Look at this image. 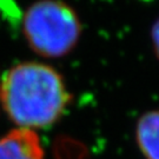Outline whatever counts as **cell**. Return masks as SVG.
I'll use <instances>...</instances> for the list:
<instances>
[{
	"instance_id": "cell-3",
	"label": "cell",
	"mask_w": 159,
	"mask_h": 159,
	"mask_svg": "<svg viewBox=\"0 0 159 159\" xmlns=\"http://www.w3.org/2000/svg\"><path fill=\"white\" fill-rule=\"evenodd\" d=\"M0 159H45V154L33 130L17 127L0 137Z\"/></svg>"
},
{
	"instance_id": "cell-2",
	"label": "cell",
	"mask_w": 159,
	"mask_h": 159,
	"mask_svg": "<svg viewBox=\"0 0 159 159\" xmlns=\"http://www.w3.org/2000/svg\"><path fill=\"white\" fill-rule=\"evenodd\" d=\"M23 29L32 50L44 57L58 58L75 47L81 24L68 5L46 0L35 2L26 11Z\"/></svg>"
},
{
	"instance_id": "cell-5",
	"label": "cell",
	"mask_w": 159,
	"mask_h": 159,
	"mask_svg": "<svg viewBox=\"0 0 159 159\" xmlns=\"http://www.w3.org/2000/svg\"><path fill=\"white\" fill-rule=\"evenodd\" d=\"M151 41L153 46V51L157 59L159 60V18L154 21L151 29Z\"/></svg>"
},
{
	"instance_id": "cell-4",
	"label": "cell",
	"mask_w": 159,
	"mask_h": 159,
	"mask_svg": "<svg viewBox=\"0 0 159 159\" xmlns=\"http://www.w3.org/2000/svg\"><path fill=\"white\" fill-rule=\"evenodd\" d=\"M136 143L144 159H159V108L148 111L138 118Z\"/></svg>"
},
{
	"instance_id": "cell-1",
	"label": "cell",
	"mask_w": 159,
	"mask_h": 159,
	"mask_svg": "<svg viewBox=\"0 0 159 159\" xmlns=\"http://www.w3.org/2000/svg\"><path fill=\"white\" fill-rule=\"evenodd\" d=\"M70 102L61 75L45 64L29 61L12 67L0 84V104L19 129L56 123Z\"/></svg>"
}]
</instances>
